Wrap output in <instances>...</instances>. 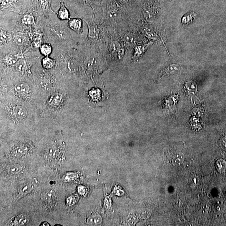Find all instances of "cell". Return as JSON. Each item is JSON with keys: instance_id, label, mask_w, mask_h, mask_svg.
Wrapping results in <instances>:
<instances>
[{"instance_id": "obj_1", "label": "cell", "mask_w": 226, "mask_h": 226, "mask_svg": "<svg viewBox=\"0 0 226 226\" xmlns=\"http://www.w3.org/2000/svg\"><path fill=\"white\" fill-rule=\"evenodd\" d=\"M7 118L14 124H21L29 118V111L24 105L19 102L9 103L3 109Z\"/></svg>"}, {"instance_id": "obj_2", "label": "cell", "mask_w": 226, "mask_h": 226, "mask_svg": "<svg viewBox=\"0 0 226 226\" xmlns=\"http://www.w3.org/2000/svg\"><path fill=\"white\" fill-rule=\"evenodd\" d=\"M12 91L15 97L21 100H28L32 96V89L25 82L16 83L13 85Z\"/></svg>"}, {"instance_id": "obj_3", "label": "cell", "mask_w": 226, "mask_h": 226, "mask_svg": "<svg viewBox=\"0 0 226 226\" xmlns=\"http://www.w3.org/2000/svg\"><path fill=\"white\" fill-rule=\"evenodd\" d=\"M26 142L18 143L11 151V154L16 157L25 156L31 151L32 145Z\"/></svg>"}, {"instance_id": "obj_4", "label": "cell", "mask_w": 226, "mask_h": 226, "mask_svg": "<svg viewBox=\"0 0 226 226\" xmlns=\"http://www.w3.org/2000/svg\"><path fill=\"white\" fill-rule=\"evenodd\" d=\"M68 26L78 34L82 32V22L80 19H72L69 20Z\"/></svg>"}, {"instance_id": "obj_5", "label": "cell", "mask_w": 226, "mask_h": 226, "mask_svg": "<svg viewBox=\"0 0 226 226\" xmlns=\"http://www.w3.org/2000/svg\"><path fill=\"white\" fill-rule=\"evenodd\" d=\"M55 193L52 190H48L41 194V199L46 204H52L55 199Z\"/></svg>"}, {"instance_id": "obj_6", "label": "cell", "mask_w": 226, "mask_h": 226, "mask_svg": "<svg viewBox=\"0 0 226 226\" xmlns=\"http://www.w3.org/2000/svg\"><path fill=\"white\" fill-rule=\"evenodd\" d=\"M88 37L94 40H97L99 37V30L95 23L88 22Z\"/></svg>"}, {"instance_id": "obj_7", "label": "cell", "mask_w": 226, "mask_h": 226, "mask_svg": "<svg viewBox=\"0 0 226 226\" xmlns=\"http://www.w3.org/2000/svg\"><path fill=\"white\" fill-rule=\"evenodd\" d=\"M142 32L144 35L148 38L154 40H157L158 38V36L153 32V30L147 27H143L142 29Z\"/></svg>"}, {"instance_id": "obj_8", "label": "cell", "mask_w": 226, "mask_h": 226, "mask_svg": "<svg viewBox=\"0 0 226 226\" xmlns=\"http://www.w3.org/2000/svg\"><path fill=\"white\" fill-rule=\"evenodd\" d=\"M42 66L46 69H52L56 64L55 60L48 56L45 57L42 59Z\"/></svg>"}, {"instance_id": "obj_9", "label": "cell", "mask_w": 226, "mask_h": 226, "mask_svg": "<svg viewBox=\"0 0 226 226\" xmlns=\"http://www.w3.org/2000/svg\"><path fill=\"white\" fill-rule=\"evenodd\" d=\"M153 42H150V43L147 44L143 45L137 46L135 48V58H139L146 51L147 49L152 45Z\"/></svg>"}, {"instance_id": "obj_10", "label": "cell", "mask_w": 226, "mask_h": 226, "mask_svg": "<svg viewBox=\"0 0 226 226\" xmlns=\"http://www.w3.org/2000/svg\"><path fill=\"white\" fill-rule=\"evenodd\" d=\"M53 35L59 39H65L66 31L64 29L60 27H55L52 29Z\"/></svg>"}, {"instance_id": "obj_11", "label": "cell", "mask_w": 226, "mask_h": 226, "mask_svg": "<svg viewBox=\"0 0 226 226\" xmlns=\"http://www.w3.org/2000/svg\"><path fill=\"white\" fill-rule=\"evenodd\" d=\"M184 155L181 153H177L175 154L172 159V163L175 166H178L183 163Z\"/></svg>"}, {"instance_id": "obj_12", "label": "cell", "mask_w": 226, "mask_h": 226, "mask_svg": "<svg viewBox=\"0 0 226 226\" xmlns=\"http://www.w3.org/2000/svg\"><path fill=\"white\" fill-rule=\"evenodd\" d=\"M58 15L60 19L64 20L69 18V13L68 9L63 5H61L58 11Z\"/></svg>"}, {"instance_id": "obj_13", "label": "cell", "mask_w": 226, "mask_h": 226, "mask_svg": "<svg viewBox=\"0 0 226 226\" xmlns=\"http://www.w3.org/2000/svg\"><path fill=\"white\" fill-rule=\"evenodd\" d=\"M40 51L44 56H48L52 52V47L49 44H43L40 46Z\"/></svg>"}, {"instance_id": "obj_14", "label": "cell", "mask_w": 226, "mask_h": 226, "mask_svg": "<svg viewBox=\"0 0 226 226\" xmlns=\"http://www.w3.org/2000/svg\"><path fill=\"white\" fill-rule=\"evenodd\" d=\"M110 50L111 53L117 52L119 55H121L123 53V50H122L119 43L116 42H113L111 44Z\"/></svg>"}, {"instance_id": "obj_15", "label": "cell", "mask_w": 226, "mask_h": 226, "mask_svg": "<svg viewBox=\"0 0 226 226\" xmlns=\"http://www.w3.org/2000/svg\"><path fill=\"white\" fill-rule=\"evenodd\" d=\"M101 219L100 216L95 214L91 216L88 218V223L90 225H96L99 224L101 222Z\"/></svg>"}, {"instance_id": "obj_16", "label": "cell", "mask_w": 226, "mask_h": 226, "mask_svg": "<svg viewBox=\"0 0 226 226\" xmlns=\"http://www.w3.org/2000/svg\"><path fill=\"white\" fill-rule=\"evenodd\" d=\"M13 40L18 45H22L24 41V36L22 32H16L13 36Z\"/></svg>"}, {"instance_id": "obj_17", "label": "cell", "mask_w": 226, "mask_h": 226, "mask_svg": "<svg viewBox=\"0 0 226 226\" xmlns=\"http://www.w3.org/2000/svg\"><path fill=\"white\" fill-rule=\"evenodd\" d=\"M29 220L28 216L26 214L20 215L16 218V222L17 225H23L27 223Z\"/></svg>"}, {"instance_id": "obj_18", "label": "cell", "mask_w": 226, "mask_h": 226, "mask_svg": "<svg viewBox=\"0 0 226 226\" xmlns=\"http://www.w3.org/2000/svg\"><path fill=\"white\" fill-rule=\"evenodd\" d=\"M216 168L218 172L223 173L226 169V162L224 160L220 159L217 161L216 163Z\"/></svg>"}, {"instance_id": "obj_19", "label": "cell", "mask_w": 226, "mask_h": 226, "mask_svg": "<svg viewBox=\"0 0 226 226\" xmlns=\"http://www.w3.org/2000/svg\"><path fill=\"white\" fill-rule=\"evenodd\" d=\"M22 167L18 165H9L6 168V171L10 174H16L19 173L22 170Z\"/></svg>"}, {"instance_id": "obj_20", "label": "cell", "mask_w": 226, "mask_h": 226, "mask_svg": "<svg viewBox=\"0 0 226 226\" xmlns=\"http://www.w3.org/2000/svg\"><path fill=\"white\" fill-rule=\"evenodd\" d=\"M214 207L215 211L217 213L221 212L223 210L224 207L223 200L220 199H217L214 201Z\"/></svg>"}, {"instance_id": "obj_21", "label": "cell", "mask_w": 226, "mask_h": 226, "mask_svg": "<svg viewBox=\"0 0 226 226\" xmlns=\"http://www.w3.org/2000/svg\"><path fill=\"white\" fill-rule=\"evenodd\" d=\"M12 39V36L11 34L1 30V42H9Z\"/></svg>"}, {"instance_id": "obj_22", "label": "cell", "mask_w": 226, "mask_h": 226, "mask_svg": "<svg viewBox=\"0 0 226 226\" xmlns=\"http://www.w3.org/2000/svg\"><path fill=\"white\" fill-rule=\"evenodd\" d=\"M22 22L27 25H31L34 22V18L30 14H26L23 16Z\"/></svg>"}, {"instance_id": "obj_23", "label": "cell", "mask_w": 226, "mask_h": 226, "mask_svg": "<svg viewBox=\"0 0 226 226\" xmlns=\"http://www.w3.org/2000/svg\"><path fill=\"white\" fill-rule=\"evenodd\" d=\"M26 61L23 59H21L17 61L15 64L16 68L19 71H22L24 70L26 67Z\"/></svg>"}, {"instance_id": "obj_24", "label": "cell", "mask_w": 226, "mask_h": 226, "mask_svg": "<svg viewBox=\"0 0 226 226\" xmlns=\"http://www.w3.org/2000/svg\"><path fill=\"white\" fill-rule=\"evenodd\" d=\"M179 67L177 65H172L168 67L165 70V72L166 74H174L178 71Z\"/></svg>"}, {"instance_id": "obj_25", "label": "cell", "mask_w": 226, "mask_h": 226, "mask_svg": "<svg viewBox=\"0 0 226 226\" xmlns=\"http://www.w3.org/2000/svg\"><path fill=\"white\" fill-rule=\"evenodd\" d=\"M199 182V178L196 175H191L189 179V183L190 186L192 188H195L197 186Z\"/></svg>"}, {"instance_id": "obj_26", "label": "cell", "mask_w": 226, "mask_h": 226, "mask_svg": "<svg viewBox=\"0 0 226 226\" xmlns=\"http://www.w3.org/2000/svg\"><path fill=\"white\" fill-rule=\"evenodd\" d=\"M31 189H32L31 185L29 184H27L20 189L19 192L21 194H22V195L28 193Z\"/></svg>"}, {"instance_id": "obj_27", "label": "cell", "mask_w": 226, "mask_h": 226, "mask_svg": "<svg viewBox=\"0 0 226 226\" xmlns=\"http://www.w3.org/2000/svg\"><path fill=\"white\" fill-rule=\"evenodd\" d=\"M12 0H2L1 5L4 8L9 7L12 5Z\"/></svg>"}, {"instance_id": "obj_28", "label": "cell", "mask_w": 226, "mask_h": 226, "mask_svg": "<svg viewBox=\"0 0 226 226\" xmlns=\"http://www.w3.org/2000/svg\"><path fill=\"white\" fill-rule=\"evenodd\" d=\"M192 16L191 15H188L183 17L182 19V22L183 23H188L191 22L192 20Z\"/></svg>"}, {"instance_id": "obj_29", "label": "cell", "mask_w": 226, "mask_h": 226, "mask_svg": "<svg viewBox=\"0 0 226 226\" xmlns=\"http://www.w3.org/2000/svg\"><path fill=\"white\" fill-rule=\"evenodd\" d=\"M133 39L134 38L131 36L127 35L125 37V40L126 42L129 43H132L133 42Z\"/></svg>"}, {"instance_id": "obj_30", "label": "cell", "mask_w": 226, "mask_h": 226, "mask_svg": "<svg viewBox=\"0 0 226 226\" xmlns=\"http://www.w3.org/2000/svg\"><path fill=\"white\" fill-rule=\"evenodd\" d=\"M41 3H42V5L43 6H45L46 5V0H41Z\"/></svg>"}, {"instance_id": "obj_31", "label": "cell", "mask_w": 226, "mask_h": 226, "mask_svg": "<svg viewBox=\"0 0 226 226\" xmlns=\"http://www.w3.org/2000/svg\"><path fill=\"white\" fill-rule=\"evenodd\" d=\"M118 1L122 3H126L128 1V0H118Z\"/></svg>"}]
</instances>
